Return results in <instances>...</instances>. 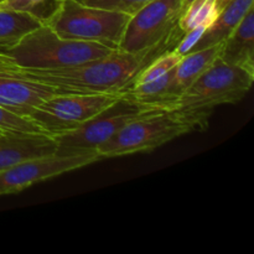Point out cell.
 <instances>
[{"label": "cell", "mask_w": 254, "mask_h": 254, "mask_svg": "<svg viewBox=\"0 0 254 254\" xmlns=\"http://www.w3.org/2000/svg\"><path fill=\"white\" fill-rule=\"evenodd\" d=\"M113 51L98 42L62 39L44 22L17 41L0 46V64L56 68L99 60Z\"/></svg>", "instance_id": "cell-1"}, {"label": "cell", "mask_w": 254, "mask_h": 254, "mask_svg": "<svg viewBox=\"0 0 254 254\" xmlns=\"http://www.w3.org/2000/svg\"><path fill=\"white\" fill-rule=\"evenodd\" d=\"M253 81L254 73L226 64L218 57L180 94L174 111L184 117L193 130L205 129L213 108L242 101Z\"/></svg>", "instance_id": "cell-2"}, {"label": "cell", "mask_w": 254, "mask_h": 254, "mask_svg": "<svg viewBox=\"0 0 254 254\" xmlns=\"http://www.w3.org/2000/svg\"><path fill=\"white\" fill-rule=\"evenodd\" d=\"M129 17L124 12L89 6L79 0H60L44 22L62 39L98 42L118 50Z\"/></svg>", "instance_id": "cell-3"}, {"label": "cell", "mask_w": 254, "mask_h": 254, "mask_svg": "<svg viewBox=\"0 0 254 254\" xmlns=\"http://www.w3.org/2000/svg\"><path fill=\"white\" fill-rule=\"evenodd\" d=\"M192 130L176 111L153 109L129 122L96 150L101 159L146 153Z\"/></svg>", "instance_id": "cell-4"}, {"label": "cell", "mask_w": 254, "mask_h": 254, "mask_svg": "<svg viewBox=\"0 0 254 254\" xmlns=\"http://www.w3.org/2000/svg\"><path fill=\"white\" fill-rule=\"evenodd\" d=\"M183 9V0H150L146 2L135 14L130 15L118 50L148 56L174 34Z\"/></svg>", "instance_id": "cell-5"}, {"label": "cell", "mask_w": 254, "mask_h": 254, "mask_svg": "<svg viewBox=\"0 0 254 254\" xmlns=\"http://www.w3.org/2000/svg\"><path fill=\"white\" fill-rule=\"evenodd\" d=\"M122 92L56 94L40 103L29 118L55 136L72 130L118 101Z\"/></svg>", "instance_id": "cell-6"}, {"label": "cell", "mask_w": 254, "mask_h": 254, "mask_svg": "<svg viewBox=\"0 0 254 254\" xmlns=\"http://www.w3.org/2000/svg\"><path fill=\"white\" fill-rule=\"evenodd\" d=\"M149 111L153 109L136 103L122 93L118 101L99 112L93 118L72 130L55 135L54 138L57 144L56 151L68 153L96 150L101 144L109 140L129 122Z\"/></svg>", "instance_id": "cell-7"}, {"label": "cell", "mask_w": 254, "mask_h": 254, "mask_svg": "<svg viewBox=\"0 0 254 254\" xmlns=\"http://www.w3.org/2000/svg\"><path fill=\"white\" fill-rule=\"evenodd\" d=\"M101 160L97 150L55 151L50 155L21 161L0 173V196L20 192L34 184L84 168Z\"/></svg>", "instance_id": "cell-8"}, {"label": "cell", "mask_w": 254, "mask_h": 254, "mask_svg": "<svg viewBox=\"0 0 254 254\" xmlns=\"http://www.w3.org/2000/svg\"><path fill=\"white\" fill-rule=\"evenodd\" d=\"M64 93L68 92L12 77L0 76V107L19 116L29 117L40 103L56 94Z\"/></svg>", "instance_id": "cell-9"}, {"label": "cell", "mask_w": 254, "mask_h": 254, "mask_svg": "<svg viewBox=\"0 0 254 254\" xmlns=\"http://www.w3.org/2000/svg\"><path fill=\"white\" fill-rule=\"evenodd\" d=\"M57 150L56 140L49 134H0V173L32 158L50 155Z\"/></svg>", "instance_id": "cell-10"}, {"label": "cell", "mask_w": 254, "mask_h": 254, "mask_svg": "<svg viewBox=\"0 0 254 254\" xmlns=\"http://www.w3.org/2000/svg\"><path fill=\"white\" fill-rule=\"evenodd\" d=\"M220 57L223 62L254 73V9L241 20L232 34L222 42Z\"/></svg>", "instance_id": "cell-11"}, {"label": "cell", "mask_w": 254, "mask_h": 254, "mask_svg": "<svg viewBox=\"0 0 254 254\" xmlns=\"http://www.w3.org/2000/svg\"><path fill=\"white\" fill-rule=\"evenodd\" d=\"M254 0H231L220 12L211 26L203 32L202 37L191 51L215 46L225 41L238 26L241 20L253 7Z\"/></svg>", "instance_id": "cell-12"}, {"label": "cell", "mask_w": 254, "mask_h": 254, "mask_svg": "<svg viewBox=\"0 0 254 254\" xmlns=\"http://www.w3.org/2000/svg\"><path fill=\"white\" fill-rule=\"evenodd\" d=\"M221 46L222 42L206 49L190 51L181 57L178 66L175 67L173 78L174 92L179 97L196 78L212 66L220 56Z\"/></svg>", "instance_id": "cell-13"}, {"label": "cell", "mask_w": 254, "mask_h": 254, "mask_svg": "<svg viewBox=\"0 0 254 254\" xmlns=\"http://www.w3.org/2000/svg\"><path fill=\"white\" fill-rule=\"evenodd\" d=\"M42 24L44 20L32 12L0 10V46L17 41Z\"/></svg>", "instance_id": "cell-14"}, {"label": "cell", "mask_w": 254, "mask_h": 254, "mask_svg": "<svg viewBox=\"0 0 254 254\" xmlns=\"http://www.w3.org/2000/svg\"><path fill=\"white\" fill-rule=\"evenodd\" d=\"M216 0H192L184 7L178 21L181 32H188L198 26H211L218 15Z\"/></svg>", "instance_id": "cell-15"}, {"label": "cell", "mask_w": 254, "mask_h": 254, "mask_svg": "<svg viewBox=\"0 0 254 254\" xmlns=\"http://www.w3.org/2000/svg\"><path fill=\"white\" fill-rule=\"evenodd\" d=\"M181 57L183 56L176 54L174 50L173 51L165 52V54L161 55V56L156 57L151 64H148V67L144 66L143 68L136 73V76L134 77V79L131 81V83L129 84V86H139V84L148 83V82L154 81V79L169 73V72L173 71V69L178 66Z\"/></svg>", "instance_id": "cell-16"}, {"label": "cell", "mask_w": 254, "mask_h": 254, "mask_svg": "<svg viewBox=\"0 0 254 254\" xmlns=\"http://www.w3.org/2000/svg\"><path fill=\"white\" fill-rule=\"evenodd\" d=\"M0 130L4 133L49 134L29 117L19 116L2 107H0Z\"/></svg>", "instance_id": "cell-17"}, {"label": "cell", "mask_w": 254, "mask_h": 254, "mask_svg": "<svg viewBox=\"0 0 254 254\" xmlns=\"http://www.w3.org/2000/svg\"><path fill=\"white\" fill-rule=\"evenodd\" d=\"M79 1L89 5V6L114 10V11L133 15L150 0H79Z\"/></svg>", "instance_id": "cell-18"}, {"label": "cell", "mask_w": 254, "mask_h": 254, "mask_svg": "<svg viewBox=\"0 0 254 254\" xmlns=\"http://www.w3.org/2000/svg\"><path fill=\"white\" fill-rule=\"evenodd\" d=\"M59 1L60 0H1L0 1V10L27 11L41 17V11L46 5L52 4L56 7Z\"/></svg>", "instance_id": "cell-19"}, {"label": "cell", "mask_w": 254, "mask_h": 254, "mask_svg": "<svg viewBox=\"0 0 254 254\" xmlns=\"http://www.w3.org/2000/svg\"><path fill=\"white\" fill-rule=\"evenodd\" d=\"M206 30H207L206 26H198L190 30V31L184 32V37L179 41L178 46L175 47L174 51H175L176 54L180 55V56H184V55H186L188 52H190L191 50L197 45V42L200 41V39L202 37L203 32H205Z\"/></svg>", "instance_id": "cell-20"}, {"label": "cell", "mask_w": 254, "mask_h": 254, "mask_svg": "<svg viewBox=\"0 0 254 254\" xmlns=\"http://www.w3.org/2000/svg\"><path fill=\"white\" fill-rule=\"evenodd\" d=\"M230 1L231 0H216V5H217L218 11H221V10H222Z\"/></svg>", "instance_id": "cell-21"}, {"label": "cell", "mask_w": 254, "mask_h": 254, "mask_svg": "<svg viewBox=\"0 0 254 254\" xmlns=\"http://www.w3.org/2000/svg\"><path fill=\"white\" fill-rule=\"evenodd\" d=\"M191 1H192V0H183V4H184V7H185V6H188V5L189 4H190V2ZM184 10V9H183Z\"/></svg>", "instance_id": "cell-22"}, {"label": "cell", "mask_w": 254, "mask_h": 254, "mask_svg": "<svg viewBox=\"0 0 254 254\" xmlns=\"http://www.w3.org/2000/svg\"><path fill=\"white\" fill-rule=\"evenodd\" d=\"M1 133H4V131H1V130H0V134H1Z\"/></svg>", "instance_id": "cell-23"}, {"label": "cell", "mask_w": 254, "mask_h": 254, "mask_svg": "<svg viewBox=\"0 0 254 254\" xmlns=\"http://www.w3.org/2000/svg\"><path fill=\"white\" fill-rule=\"evenodd\" d=\"M0 1H1V0H0Z\"/></svg>", "instance_id": "cell-24"}]
</instances>
